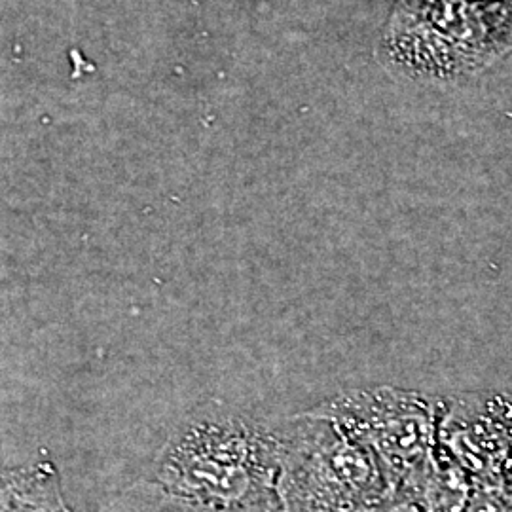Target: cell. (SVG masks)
Wrapping results in <instances>:
<instances>
[{
	"label": "cell",
	"instance_id": "cell-4",
	"mask_svg": "<svg viewBox=\"0 0 512 512\" xmlns=\"http://www.w3.org/2000/svg\"><path fill=\"white\" fill-rule=\"evenodd\" d=\"M0 512H69L54 475L44 471L0 475Z\"/></svg>",
	"mask_w": 512,
	"mask_h": 512
},
{
	"label": "cell",
	"instance_id": "cell-5",
	"mask_svg": "<svg viewBox=\"0 0 512 512\" xmlns=\"http://www.w3.org/2000/svg\"><path fill=\"white\" fill-rule=\"evenodd\" d=\"M116 512H213L192 507L173 495L165 494L162 488H148L131 495Z\"/></svg>",
	"mask_w": 512,
	"mask_h": 512
},
{
	"label": "cell",
	"instance_id": "cell-2",
	"mask_svg": "<svg viewBox=\"0 0 512 512\" xmlns=\"http://www.w3.org/2000/svg\"><path fill=\"white\" fill-rule=\"evenodd\" d=\"M287 418L283 512H374L397 492L376 454L336 423L311 410Z\"/></svg>",
	"mask_w": 512,
	"mask_h": 512
},
{
	"label": "cell",
	"instance_id": "cell-3",
	"mask_svg": "<svg viewBox=\"0 0 512 512\" xmlns=\"http://www.w3.org/2000/svg\"><path fill=\"white\" fill-rule=\"evenodd\" d=\"M444 397L393 385L349 389L311 412L376 454L397 490L439 450Z\"/></svg>",
	"mask_w": 512,
	"mask_h": 512
},
{
	"label": "cell",
	"instance_id": "cell-1",
	"mask_svg": "<svg viewBox=\"0 0 512 512\" xmlns=\"http://www.w3.org/2000/svg\"><path fill=\"white\" fill-rule=\"evenodd\" d=\"M289 418L224 414L190 423L158 463V488L213 512H283Z\"/></svg>",
	"mask_w": 512,
	"mask_h": 512
}]
</instances>
